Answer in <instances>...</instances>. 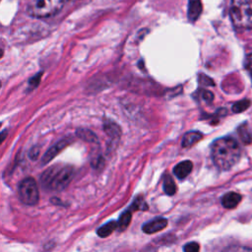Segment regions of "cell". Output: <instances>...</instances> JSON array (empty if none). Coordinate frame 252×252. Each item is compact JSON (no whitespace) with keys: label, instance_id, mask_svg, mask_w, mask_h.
Here are the masks:
<instances>
[{"label":"cell","instance_id":"1","mask_svg":"<svg viewBox=\"0 0 252 252\" xmlns=\"http://www.w3.org/2000/svg\"><path fill=\"white\" fill-rule=\"evenodd\" d=\"M240 147L231 137L216 140L212 145L211 155L214 163L222 170L231 168L240 158Z\"/></svg>","mask_w":252,"mask_h":252},{"label":"cell","instance_id":"2","mask_svg":"<svg viewBox=\"0 0 252 252\" xmlns=\"http://www.w3.org/2000/svg\"><path fill=\"white\" fill-rule=\"evenodd\" d=\"M74 175V169L71 166H51L45 170L40 178L41 185L45 189L53 191L64 190L71 182Z\"/></svg>","mask_w":252,"mask_h":252},{"label":"cell","instance_id":"3","mask_svg":"<svg viewBox=\"0 0 252 252\" xmlns=\"http://www.w3.org/2000/svg\"><path fill=\"white\" fill-rule=\"evenodd\" d=\"M229 15L235 28L252 29V7L249 0H230Z\"/></svg>","mask_w":252,"mask_h":252},{"label":"cell","instance_id":"4","mask_svg":"<svg viewBox=\"0 0 252 252\" xmlns=\"http://www.w3.org/2000/svg\"><path fill=\"white\" fill-rule=\"evenodd\" d=\"M66 0H32L28 6V13L34 18H47L58 13Z\"/></svg>","mask_w":252,"mask_h":252},{"label":"cell","instance_id":"5","mask_svg":"<svg viewBox=\"0 0 252 252\" xmlns=\"http://www.w3.org/2000/svg\"><path fill=\"white\" fill-rule=\"evenodd\" d=\"M19 197L22 203L28 206H34L38 202V187L36 181L32 177L23 179L18 187Z\"/></svg>","mask_w":252,"mask_h":252},{"label":"cell","instance_id":"6","mask_svg":"<svg viewBox=\"0 0 252 252\" xmlns=\"http://www.w3.org/2000/svg\"><path fill=\"white\" fill-rule=\"evenodd\" d=\"M71 143V139L70 138H66V139H63L59 142H57L55 145H53L42 157V159H41V163L42 164H45L47 162H49L55 156H57L63 149H65L69 144Z\"/></svg>","mask_w":252,"mask_h":252},{"label":"cell","instance_id":"7","mask_svg":"<svg viewBox=\"0 0 252 252\" xmlns=\"http://www.w3.org/2000/svg\"><path fill=\"white\" fill-rule=\"evenodd\" d=\"M166 225H167L166 219L157 218V219H154V220L144 223L142 226V229L145 233L152 234V233H155V232H158V231L163 229Z\"/></svg>","mask_w":252,"mask_h":252},{"label":"cell","instance_id":"8","mask_svg":"<svg viewBox=\"0 0 252 252\" xmlns=\"http://www.w3.org/2000/svg\"><path fill=\"white\" fill-rule=\"evenodd\" d=\"M193 163L190 160H183L175 165L173 168L174 175L179 179H184L189 175V173L192 171Z\"/></svg>","mask_w":252,"mask_h":252},{"label":"cell","instance_id":"9","mask_svg":"<svg viewBox=\"0 0 252 252\" xmlns=\"http://www.w3.org/2000/svg\"><path fill=\"white\" fill-rule=\"evenodd\" d=\"M241 201V196L235 192H228L221 198V205L226 209L235 208Z\"/></svg>","mask_w":252,"mask_h":252},{"label":"cell","instance_id":"10","mask_svg":"<svg viewBox=\"0 0 252 252\" xmlns=\"http://www.w3.org/2000/svg\"><path fill=\"white\" fill-rule=\"evenodd\" d=\"M203 138V134L198 131H190L187 132L182 139L181 145L183 148H189L195 145L197 142H199Z\"/></svg>","mask_w":252,"mask_h":252},{"label":"cell","instance_id":"11","mask_svg":"<svg viewBox=\"0 0 252 252\" xmlns=\"http://www.w3.org/2000/svg\"><path fill=\"white\" fill-rule=\"evenodd\" d=\"M202 12L201 0H189L188 5V19L192 22L196 21Z\"/></svg>","mask_w":252,"mask_h":252},{"label":"cell","instance_id":"12","mask_svg":"<svg viewBox=\"0 0 252 252\" xmlns=\"http://www.w3.org/2000/svg\"><path fill=\"white\" fill-rule=\"evenodd\" d=\"M118 226V222L114 221V220H110L106 223H104L103 225L99 226L96 233L99 237H107L110 233H112L116 227Z\"/></svg>","mask_w":252,"mask_h":252},{"label":"cell","instance_id":"13","mask_svg":"<svg viewBox=\"0 0 252 252\" xmlns=\"http://www.w3.org/2000/svg\"><path fill=\"white\" fill-rule=\"evenodd\" d=\"M239 138L244 144H251L252 143V133L249 130V127L246 123L241 124L237 129Z\"/></svg>","mask_w":252,"mask_h":252},{"label":"cell","instance_id":"14","mask_svg":"<svg viewBox=\"0 0 252 252\" xmlns=\"http://www.w3.org/2000/svg\"><path fill=\"white\" fill-rule=\"evenodd\" d=\"M163 190L169 196L173 195L176 192V185H175V183H174L170 174H165V176H164Z\"/></svg>","mask_w":252,"mask_h":252},{"label":"cell","instance_id":"15","mask_svg":"<svg viewBox=\"0 0 252 252\" xmlns=\"http://www.w3.org/2000/svg\"><path fill=\"white\" fill-rule=\"evenodd\" d=\"M104 131L105 133L110 136L111 138H119L120 134H121V131H120V128L117 124L113 123V122H107L104 124Z\"/></svg>","mask_w":252,"mask_h":252},{"label":"cell","instance_id":"16","mask_svg":"<svg viewBox=\"0 0 252 252\" xmlns=\"http://www.w3.org/2000/svg\"><path fill=\"white\" fill-rule=\"evenodd\" d=\"M131 218H132V213H131V209L128 211H125L119 218L118 220V228L120 230H124L127 228V226L130 224L131 222Z\"/></svg>","mask_w":252,"mask_h":252},{"label":"cell","instance_id":"17","mask_svg":"<svg viewBox=\"0 0 252 252\" xmlns=\"http://www.w3.org/2000/svg\"><path fill=\"white\" fill-rule=\"evenodd\" d=\"M77 135L85 140V141H88V142H97V138L96 136L90 130L88 129H79L77 130Z\"/></svg>","mask_w":252,"mask_h":252},{"label":"cell","instance_id":"18","mask_svg":"<svg viewBox=\"0 0 252 252\" xmlns=\"http://www.w3.org/2000/svg\"><path fill=\"white\" fill-rule=\"evenodd\" d=\"M249 106H250V100H248V99H242V100H240V101L235 102V103L232 105V111L235 112V113H239V112H242V111H244L245 109H247Z\"/></svg>","mask_w":252,"mask_h":252},{"label":"cell","instance_id":"19","mask_svg":"<svg viewBox=\"0 0 252 252\" xmlns=\"http://www.w3.org/2000/svg\"><path fill=\"white\" fill-rule=\"evenodd\" d=\"M130 209H131V210H134V211H136V210H142V211H144V210H147V209H148V206H147V204H146V202L144 201L143 198L138 197V198H136V199L134 200V202L132 203V206H131Z\"/></svg>","mask_w":252,"mask_h":252},{"label":"cell","instance_id":"20","mask_svg":"<svg viewBox=\"0 0 252 252\" xmlns=\"http://www.w3.org/2000/svg\"><path fill=\"white\" fill-rule=\"evenodd\" d=\"M41 76H42V72L37 73L36 75H34L32 78L30 79V81H29V87H30V89H34V88L39 84Z\"/></svg>","mask_w":252,"mask_h":252},{"label":"cell","instance_id":"21","mask_svg":"<svg viewBox=\"0 0 252 252\" xmlns=\"http://www.w3.org/2000/svg\"><path fill=\"white\" fill-rule=\"evenodd\" d=\"M200 95L202 97V99H204L206 102H211L213 101L214 99V94L210 92V91H207V90H201L200 91Z\"/></svg>","mask_w":252,"mask_h":252},{"label":"cell","instance_id":"22","mask_svg":"<svg viewBox=\"0 0 252 252\" xmlns=\"http://www.w3.org/2000/svg\"><path fill=\"white\" fill-rule=\"evenodd\" d=\"M200 249V246L198 243L196 242H190V243H187L184 247H183V250L186 251V252H196Z\"/></svg>","mask_w":252,"mask_h":252},{"label":"cell","instance_id":"23","mask_svg":"<svg viewBox=\"0 0 252 252\" xmlns=\"http://www.w3.org/2000/svg\"><path fill=\"white\" fill-rule=\"evenodd\" d=\"M199 83L201 85H205V86H214L215 85V83L212 81L211 78H209L203 74L199 75Z\"/></svg>","mask_w":252,"mask_h":252},{"label":"cell","instance_id":"24","mask_svg":"<svg viewBox=\"0 0 252 252\" xmlns=\"http://www.w3.org/2000/svg\"><path fill=\"white\" fill-rule=\"evenodd\" d=\"M38 155H39V148H38V147H33V148H32L31 151H30V153H29V157H30V158H32V159H36L37 157H38Z\"/></svg>","mask_w":252,"mask_h":252},{"label":"cell","instance_id":"25","mask_svg":"<svg viewBox=\"0 0 252 252\" xmlns=\"http://www.w3.org/2000/svg\"><path fill=\"white\" fill-rule=\"evenodd\" d=\"M247 69H248V71H249V73L252 77V53L247 58Z\"/></svg>","mask_w":252,"mask_h":252},{"label":"cell","instance_id":"26","mask_svg":"<svg viewBox=\"0 0 252 252\" xmlns=\"http://www.w3.org/2000/svg\"><path fill=\"white\" fill-rule=\"evenodd\" d=\"M6 131L4 130V131H2V139H1V141H4V139H5V136H6Z\"/></svg>","mask_w":252,"mask_h":252}]
</instances>
